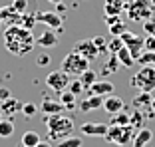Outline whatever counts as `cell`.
Returning a JSON list of instances; mask_svg holds the SVG:
<instances>
[{
	"label": "cell",
	"instance_id": "ab89813d",
	"mask_svg": "<svg viewBox=\"0 0 155 147\" xmlns=\"http://www.w3.org/2000/svg\"><path fill=\"white\" fill-rule=\"evenodd\" d=\"M50 62H52L50 54H40V56H38V58H36V64L40 66V68H46V66L50 64Z\"/></svg>",
	"mask_w": 155,
	"mask_h": 147
},
{
	"label": "cell",
	"instance_id": "f5cc1de1",
	"mask_svg": "<svg viewBox=\"0 0 155 147\" xmlns=\"http://www.w3.org/2000/svg\"><path fill=\"white\" fill-rule=\"evenodd\" d=\"M153 68H155V66H153Z\"/></svg>",
	"mask_w": 155,
	"mask_h": 147
},
{
	"label": "cell",
	"instance_id": "e0dca14e",
	"mask_svg": "<svg viewBox=\"0 0 155 147\" xmlns=\"http://www.w3.org/2000/svg\"><path fill=\"white\" fill-rule=\"evenodd\" d=\"M40 111L44 115H56V113H62V111H66V107L60 103V101L56 100H50V97H44L40 103Z\"/></svg>",
	"mask_w": 155,
	"mask_h": 147
},
{
	"label": "cell",
	"instance_id": "f1b7e54d",
	"mask_svg": "<svg viewBox=\"0 0 155 147\" xmlns=\"http://www.w3.org/2000/svg\"><path fill=\"white\" fill-rule=\"evenodd\" d=\"M82 145H84L82 137H76V135H68L66 139L58 141V147H82Z\"/></svg>",
	"mask_w": 155,
	"mask_h": 147
},
{
	"label": "cell",
	"instance_id": "b9f144b4",
	"mask_svg": "<svg viewBox=\"0 0 155 147\" xmlns=\"http://www.w3.org/2000/svg\"><path fill=\"white\" fill-rule=\"evenodd\" d=\"M8 97H12V96H10V90L2 87V90H0V103H2L4 100H8Z\"/></svg>",
	"mask_w": 155,
	"mask_h": 147
},
{
	"label": "cell",
	"instance_id": "603a6c76",
	"mask_svg": "<svg viewBox=\"0 0 155 147\" xmlns=\"http://www.w3.org/2000/svg\"><path fill=\"white\" fill-rule=\"evenodd\" d=\"M117 70H119V60H117L115 54H111V58L107 60V64L101 68V74H104V76H111V74H115Z\"/></svg>",
	"mask_w": 155,
	"mask_h": 147
},
{
	"label": "cell",
	"instance_id": "277c9868",
	"mask_svg": "<svg viewBox=\"0 0 155 147\" xmlns=\"http://www.w3.org/2000/svg\"><path fill=\"white\" fill-rule=\"evenodd\" d=\"M133 135H135V127H131V125H110L107 133H105V139L110 143H114V145L123 147L133 141Z\"/></svg>",
	"mask_w": 155,
	"mask_h": 147
},
{
	"label": "cell",
	"instance_id": "7bdbcfd3",
	"mask_svg": "<svg viewBox=\"0 0 155 147\" xmlns=\"http://www.w3.org/2000/svg\"><path fill=\"white\" fill-rule=\"evenodd\" d=\"M105 22H107V26H111V24L119 22V16H105Z\"/></svg>",
	"mask_w": 155,
	"mask_h": 147
},
{
	"label": "cell",
	"instance_id": "5bb4252c",
	"mask_svg": "<svg viewBox=\"0 0 155 147\" xmlns=\"http://www.w3.org/2000/svg\"><path fill=\"white\" fill-rule=\"evenodd\" d=\"M58 36H60V34L56 32V30L48 28V30L40 32V36L36 38V44L40 48H56V46H58V40H60Z\"/></svg>",
	"mask_w": 155,
	"mask_h": 147
},
{
	"label": "cell",
	"instance_id": "f6af8a7d",
	"mask_svg": "<svg viewBox=\"0 0 155 147\" xmlns=\"http://www.w3.org/2000/svg\"><path fill=\"white\" fill-rule=\"evenodd\" d=\"M36 147H52V143H50V141H44V139H40V143H38Z\"/></svg>",
	"mask_w": 155,
	"mask_h": 147
},
{
	"label": "cell",
	"instance_id": "52a82bcc",
	"mask_svg": "<svg viewBox=\"0 0 155 147\" xmlns=\"http://www.w3.org/2000/svg\"><path fill=\"white\" fill-rule=\"evenodd\" d=\"M119 38H121L123 46L129 50V54L133 56V60H137V58L141 56V52L145 50V48H143V40H145V38H141L139 34H133V32H129V30H125Z\"/></svg>",
	"mask_w": 155,
	"mask_h": 147
},
{
	"label": "cell",
	"instance_id": "60d3db41",
	"mask_svg": "<svg viewBox=\"0 0 155 147\" xmlns=\"http://www.w3.org/2000/svg\"><path fill=\"white\" fill-rule=\"evenodd\" d=\"M143 48H145V50L155 52V36H147L145 40H143Z\"/></svg>",
	"mask_w": 155,
	"mask_h": 147
},
{
	"label": "cell",
	"instance_id": "9a60e30c",
	"mask_svg": "<svg viewBox=\"0 0 155 147\" xmlns=\"http://www.w3.org/2000/svg\"><path fill=\"white\" fill-rule=\"evenodd\" d=\"M22 106L24 103H20V100L8 97V100H4L2 103H0V111H2V115H6V117H14L16 113L22 111Z\"/></svg>",
	"mask_w": 155,
	"mask_h": 147
},
{
	"label": "cell",
	"instance_id": "44dd1931",
	"mask_svg": "<svg viewBox=\"0 0 155 147\" xmlns=\"http://www.w3.org/2000/svg\"><path fill=\"white\" fill-rule=\"evenodd\" d=\"M151 93H147V92H141L139 96H133V107L135 109H139V111H147L151 107Z\"/></svg>",
	"mask_w": 155,
	"mask_h": 147
},
{
	"label": "cell",
	"instance_id": "ffe728a7",
	"mask_svg": "<svg viewBox=\"0 0 155 147\" xmlns=\"http://www.w3.org/2000/svg\"><path fill=\"white\" fill-rule=\"evenodd\" d=\"M151 139H153V131L147 127H141V129H137V133L133 135L131 145L133 147H145L147 143H151Z\"/></svg>",
	"mask_w": 155,
	"mask_h": 147
},
{
	"label": "cell",
	"instance_id": "f35d334b",
	"mask_svg": "<svg viewBox=\"0 0 155 147\" xmlns=\"http://www.w3.org/2000/svg\"><path fill=\"white\" fill-rule=\"evenodd\" d=\"M12 8L16 10V12L24 14L28 10V0H12Z\"/></svg>",
	"mask_w": 155,
	"mask_h": 147
},
{
	"label": "cell",
	"instance_id": "30bf717a",
	"mask_svg": "<svg viewBox=\"0 0 155 147\" xmlns=\"http://www.w3.org/2000/svg\"><path fill=\"white\" fill-rule=\"evenodd\" d=\"M74 52H78L80 56H84L86 60L94 62L100 56V52H97V48L94 46V42L87 40V38H84V40H78L76 44H74Z\"/></svg>",
	"mask_w": 155,
	"mask_h": 147
},
{
	"label": "cell",
	"instance_id": "5b68a950",
	"mask_svg": "<svg viewBox=\"0 0 155 147\" xmlns=\"http://www.w3.org/2000/svg\"><path fill=\"white\" fill-rule=\"evenodd\" d=\"M87 70H90V60H86L84 56H80L74 50L62 60V72H66L68 76H82Z\"/></svg>",
	"mask_w": 155,
	"mask_h": 147
},
{
	"label": "cell",
	"instance_id": "7a4b0ae2",
	"mask_svg": "<svg viewBox=\"0 0 155 147\" xmlns=\"http://www.w3.org/2000/svg\"><path fill=\"white\" fill-rule=\"evenodd\" d=\"M46 127H48V139L50 141H62L74 131V119L64 113L46 115Z\"/></svg>",
	"mask_w": 155,
	"mask_h": 147
},
{
	"label": "cell",
	"instance_id": "7dc6e473",
	"mask_svg": "<svg viewBox=\"0 0 155 147\" xmlns=\"http://www.w3.org/2000/svg\"><path fill=\"white\" fill-rule=\"evenodd\" d=\"M151 109H153V113H155V97L151 100Z\"/></svg>",
	"mask_w": 155,
	"mask_h": 147
},
{
	"label": "cell",
	"instance_id": "4316f807",
	"mask_svg": "<svg viewBox=\"0 0 155 147\" xmlns=\"http://www.w3.org/2000/svg\"><path fill=\"white\" fill-rule=\"evenodd\" d=\"M135 62H137L139 66H155V52H151V50H143V52H141V56H139Z\"/></svg>",
	"mask_w": 155,
	"mask_h": 147
},
{
	"label": "cell",
	"instance_id": "8d00e7d4",
	"mask_svg": "<svg viewBox=\"0 0 155 147\" xmlns=\"http://www.w3.org/2000/svg\"><path fill=\"white\" fill-rule=\"evenodd\" d=\"M125 30H127V28H125V22H121V20L110 26V32H111V36H121V34L125 32Z\"/></svg>",
	"mask_w": 155,
	"mask_h": 147
},
{
	"label": "cell",
	"instance_id": "cb8c5ba5",
	"mask_svg": "<svg viewBox=\"0 0 155 147\" xmlns=\"http://www.w3.org/2000/svg\"><path fill=\"white\" fill-rule=\"evenodd\" d=\"M60 103H62L66 109H74V107H76V96H74L70 90H66V92L60 93Z\"/></svg>",
	"mask_w": 155,
	"mask_h": 147
},
{
	"label": "cell",
	"instance_id": "7c38bea8",
	"mask_svg": "<svg viewBox=\"0 0 155 147\" xmlns=\"http://www.w3.org/2000/svg\"><path fill=\"white\" fill-rule=\"evenodd\" d=\"M107 123H94V121H86L80 125V131L84 135H96V137H105L107 133Z\"/></svg>",
	"mask_w": 155,
	"mask_h": 147
},
{
	"label": "cell",
	"instance_id": "83f0119b",
	"mask_svg": "<svg viewBox=\"0 0 155 147\" xmlns=\"http://www.w3.org/2000/svg\"><path fill=\"white\" fill-rule=\"evenodd\" d=\"M80 82L84 83V87H86V90H90L91 83L97 82V74L94 72V70H87V72H84L82 76H80Z\"/></svg>",
	"mask_w": 155,
	"mask_h": 147
},
{
	"label": "cell",
	"instance_id": "8fae6325",
	"mask_svg": "<svg viewBox=\"0 0 155 147\" xmlns=\"http://www.w3.org/2000/svg\"><path fill=\"white\" fill-rule=\"evenodd\" d=\"M20 18H22V14L16 12L12 8V4L0 6V24L4 22L6 26H20Z\"/></svg>",
	"mask_w": 155,
	"mask_h": 147
},
{
	"label": "cell",
	"instance_id": "ba28073f",
	"mask_svg": "<svg viewBox=\"0 0 155 147\" xmlns=\"http://www.w3.org/2000/svg\"><path fill=\"white\" fill-rule=\"evenodd\" d=\"M70 82H72V78H70L66 72H62V70H56V72H50L48 74V78H46V86L50 87V90H54V92L62 93L68 90Z\"/></svg>",
	"mask_w": 155,
	"mask_h": 147
},
{
	"label": "cell",
	"instance_id": "2e32d148",
	"mask_svg": "<svg viewBox=\"0 0 155 147\" xmlns=\"http://www.w3.org/2000/svg\"><path fill=\"white\" fill-rule=\"evenodd\" d=\"M104 109H105V113L115 115V113L125 109V103H123V100L119 96H107L104 100Z\"/></svg>",
	"mask_w": 155,
	"mask_h": 147
},
{
	"label": "cell",
	"instance_id": "ac0fdd59",
	"mask_svg": "<svg viewBox=\"0 0 155 147\" xmlns=\"http://www.w3.org/2000/svg\"><path fill=\"white\" fill-rule=\"evenodd\" d=\"M104 106V97L101 96H87L86 100L80 101V111L87 113V111H96Z\"/></svg>",
	"mask_w": 155,
	"mask_h": 147
},
{
	"label": "cell",
	"instance_id": "d6986e66",
	"mask_svg": "<svg viewBox=\"0 0 155 147\" xmlns=\"http://www.w3.org/2000/svg\"><path fill=\"white\" fill-rule=\"evenodd\" d=\"M125 8V0H104V14L105 16H119Z\"/></svg>",
	"mask_w": 155,
	"mask_h": 147
},
{
	"label": "cell",
	"instance_id": "816d5d0a",
	"mask_svg": "<svg viewBox=\"0 0 155 147\" xmlns=\"http://www.w3.org/2000/svg\"><path fill=\"white\" fill-rule=\"evenodd\" d=\"M0 26H2V24H0Z\"/></svg>",
	"mask_w": 155,
	"mask_h": 147
},
{
	"label": "cell",
	"instance_id": "1f68e13d",
	"mask_svg": "<svg viewBox=\"0 0 155 147\" xmlns=\"http://www.w3.org/2000/svg\"><path fill=\"white\" fill-rule=\"evenodd\" d=\"M34 24H36V16H34V14L24 12V14H22V18H20V26L26 28V30H32Z\"/></svg>",
	"mask_w": 155,
	"mask_h": 147
},
{
	"label": "cell",
	"instance_id": "e575fe53",
	"mask_svg": "<svg viewBox=\"0 0 155 147\" xmlns=\"http://www.w3.org/2000/svg\"><path fill=\"white\" fill-rule=\"evenodd\" d=\"M141 28L147 36H155V18H147L141 22Z\"/></svg>",
	"mask_w": 155,
	"mask_h": 147
},
{
	"label": "cell",
	"instance_id": "bcb514c9",
	"mask_svg": "<svg viewBox=\"0 0 155 147\" xmlns=\"http://www.w3.org/2000/svg\"><path fill=\"white\" fill-rule=\"evenodd\" d=\"M50 4H60V2H64V0H48Z\"/></svg>",
	"mask_w": 155,
	"mask_h": 147
},
{
	"label": "cell",
	"instance_id": "7402d4cb",
	"mask_svg": "<svg viewBox=\"0 0 155 147\" xmlns=\"http://www.w3.org/2000/svg\"><path fill=\"white\" fill-rule=\"evenodd\" d=\"M115 56H117L119 64H121L123 68H133V66H135V60H133V56L129 54V50H127L125 46H123V48H121V50H119Z\"/></svg>",
	"mask_w": 155,
	"mask_h": 147
},
{
	"label": "cell",
	"instance_id": "836d02e7",
	"mask_svg": "<svg viewBox=\"0 0 155 147\" xmlns=\"http://www.w3.org/2000/svg\"><path fill=\"white\" fill-rule=\"evenodd\" d=\"M68 90L74 93V96H82V93L86 92V87H84V83L80 82V80H72L70 86H68Z\"/></svg>",
	"mask_w": 155,
	"mask_h": 147
},
{
	"label": "cell",
	"instance_id": "d4e9b609",
	"mask_svg": "<svg viewBox=\"0 0 155 147\" xmlns=\"http://www.w3.org/2000/svg\"><path fill=\"white\" fill-rule=\"evenodd\" d=\"M129 125L135 129H141L143 125H145V115H143V111L135 109L133 113H129Z\"/></svg>",
	"mask_w": 155,
	"mask_h": 147
},
{
	"label": "cell",
	"instance_id": "9c48e42d",
	"mask_svg": "<svg viewBox=\"0 0 155 147\" xmlns=\"http://www.w3.org/2000/svg\"><path fill=\"white\" fill-rule=\"evenodd\" d=\"M34 16H36V22L46 24V26L52 28V30H60V28H62V22H64V16H60L58 12H44V10H38V12H34Z\"/></svg>",
	"mask_w": 155,
	"mask_h": 147
},
{
	"label": "cell",
	"instance_id": "6da1fadb",
	"mask_svg": "<svg viewBox=\"0 0 155 147\" xmlns=\"http://www.w3.org/2000/svg\"><path fill=\"white\" fill-rule=\"evenodd\" d=\"M36 38L32 36V30H26L22 26H6L4 30V48L12 56H26L34 50Z\"/></svg>",
	"mask_w": 155,
	"mask_h": 147
},
{
	"label": "cell",
	"instance_id": "d590c367",
	"mask_svg": "<svg viewBox=\"0 0 155 147\" xmlns=\"http://www.w3.org/2000/svg\"><path fill=\"white\" fill-rule=\"evenodd\" d=\"M91 42H94V46L97 48V52H107V40H105L104 36H96V38H91Z\"/></svg>",
	"mask_w": 155,
	"mask_h": 147
},
{
	"label": "cell",
	"instance_id": "c3c4849f",
	"mask_svg": "<svg viewBox=\"0 0 155 147\" xmlns=\"http://www.w3.org/2000/svg\"><path fill=\"white\" fill-rule=\"evenodd\" d=\"M151 4H153V8H155V0H151Z\"/></svg>",
	"mask_w": 155,
	"mask_h": 147
},
{
	"label": "cell",
	"instance_id": "d6a6232c",
	"mask_svg": "<svg viewBox=\"0 0 155 147\" xmlns=\"http://www.w3.org/2000/svg\"><path fill=\"white\" fill-rule=\"evenodd\" d=\"M121 48H123V42H121L119 36H114L110 42H107V52H110V54H117Z\"/></svg>",
	"mask_w": 155,
	"mask_h": 147
},
{
	"label": "cell",
	"instance_id": "4dcf8cb0",
	"mask_svg": "<svg viewBox=\"0 0 155 147\" xmlns=\"http://www.w3.org/2000/svg\"><path fill=\"white\" fill-rule=\"evenodd\" d=\"M12 133H14L12 119H2L0 121V137H10Z\"/></svg>",
	"mask_w": 155,
	"mask_h": 147
},
{
	"label": "cell",
	"instance_id": "74e56055",
	"mask_svg": "<svg viewBox=\"0 0 155 147\" xmlns=\"http://www.w3.org/2000/svg\"><path fill=\"white\" fill-rule=\"evenodd\" d=\"M22 113L26 115V117H34V115L38 113L36 103H30V101H28V103H24V106H22Z\"/></svg>",
	"mask_w": 155,
	"mask_h": 147
},
{
	"label": "cell",
	"instance_id": "681fc988",
	"mask_svg": "<svg viewBox=\"0 0 155 147\" xmlns=\"http://www.w3.org/2000/svg\"><path fill=\"white\" fill-rule=\"evenodd\" d=\"M0 121H2V111H0Z\"/></svg>",
	"mask_w": 155,
	"mask_h": 147
},
{
	"label": "cell",
	"instance_id": "4fadbf2b",
	"mask_svg": "<svg viewBox=\"0 0 155 147\" xmlns=\"http://www.w3.org/2000/svg\"><path fill=\"white\" fill-rule=\"evenodd\" d=\"M115 92V86L111 82H107V80H97L96 83H91V87L87 90V93L90 96H111V93Z\"/></svg>",
	"mask_w": 155,
	"mask_h": 147
},
{
	"label": "cell",
	"instance_id": "ee69618b",
	"mask_svg": "<svg viewBox=\"0 0 155 147\" xmlns=\"http://www.w3.org/2000/svg\"><path fill=\"white\" fill-rule=\"evenodd\" d=\"M56 6H58V14L62 16V14L66 12V4H64V2H60V4H56Z\"/></svg>",
	"mask_w": 155,
	"mask_h": 147
},
{
	"label": "cell",
	"instance_id": "8992f818",
	"mask_svg": "<svg viewBox=\"0 0 155 147\" xmlns=\"http://www.w3.org/2000/svg\"><path fill=\"white\" fill-rule=\"evenodd\" d=\"M129 83H131L133 87H137L139 92L151 93L155 90V68H153V66H141L139 72L131 78Z\"/></svg>",
	"mask_w": 155,
	"mask_h": 147
},
{
	"label": "cell",
	"instance_id": "484cf974",
	"mask_svg": "<svg viewBox=\"0 0 155 147\" xmlns=\"http://www.w3.org/2000/svg\"><path fill=\"white\" fill-rule=\"evenodd\" d=\"M22 145H26V147H36L38 143H40V135L36 133V131H26V133L22 135Z\"/></svg>",
	"mask_w": 155,
	"mask_h": 147
},
{
	"label": "cell",
	"instance_id": "f546056e",
	"mask_svg": "<svg viewBox=\"0 0 155 147\" xmlns=\"http://www.w3.org/2000/svg\"><path fill=\"white\" fill-rule=\"evenodd\" d=\"M110 125H129V113L127 111H119V113L111 115Z\"/></svg>",
	"mask_w": 155,
	"mask_h": 147
},
{
	"label": "cell",
	"instance_id": "f907efd6",
	"mask_svg": "<svg viewBox=\"0 0 155 147\" xmlns=\"http://www.w3.org/2000/svg\"><path fill=\"white\" fill-rule=\"evenodd\" d=\"M18 147H26V145H22V143H20V145H18Z\"/></svg>",
	"mask_w": 155,
	"mask_h": 147
},
{
	"label": "cell",
	"instance_id": "3957f363",
	"mask_svg": "<svg viewBox=\"0 0 155 147\" xmlns=\"http://www.w3.org/2000/svg\"><path fill=\"white\" fill-rule=\"evenodd\" d=\"M125 14L133 22H143L147 18H153V6L149 0H127L125 2Z\"/></svg>",
	"mask_w": 155,
	"mask_h": 147
}]
</instances>
